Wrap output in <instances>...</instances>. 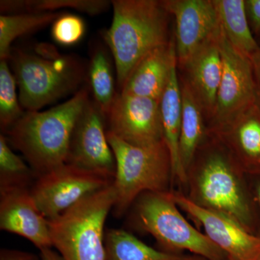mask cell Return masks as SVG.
<instances>
[{
  "mask_svg": "<svg viewBox=\"0 0 260 260\" xmlns=\"http://www.w3.org/2000/svg\"><path fill=\"white\" fill-rule=\"evenodd\" d=\"M186 175L184 194L188 199L202 208L225 214L256 234L255 208L248 174L216 135L208 133Z\"/></svg>",
  "mask_w": 260,
  "mask_h": 260,
  "instance_id": "obj_1",
  "label": "cell"
},
{
  "mask_svg": "<svg viewBox=\"0 0 260 260\" xmlns=\"http://www.w3.org/2000/svg\"><path fill=\"white\" fill-rule=\"evenodd\" d=\"M90 99L85 85L55 107L44 112L26 111L5 133L9 144L22 153L37 179L66 162L75 124Z\"/></svg>",
  "mask_w": 260,
  "mask_h": 260,
  "instance_id": "obj_2",
  "label": "cell"
},
{
  "mask_svg": "<svg viewBox=\"0 0 260 260\" xmlns=\"http://www.w3.org/2000/svg\"><path fill=\"white\" fill-rule=\"evenodd\" d=\"M112 5V24L103 39L112 53L120 91L147 54L170 42L169 14L155 0H114Z\"/></svg>",
  "mask_w": 260,
  "mask_h": 260,
  "instance_id": "obj_3",
  "label": "cell"
},
{
  "mask_svg": "<svg viewBox=\"0 0 260 260\" xmlns=\"http://www.w3.org/2000/svg\"><path fill=\"white\" fill-rule=\"evenodd\" d=\"M36 52L11 51L9 60L23 109L30 112L76 93L86 83L88 63L73 54H59L50 45Z\"/></svg>",
  "mask_w": 260,
  "mask_h": 260,
  "instance_id": "obj_4",
  "label": "cell"
},
{
  "mask_svg": "<svg viewBox=\"0 0 260 260\" xmlns=\"http://www.w3.org/2000/svg\"><path fill=\"white\" fill-rule=\"evenodd\" d=\"M172 191L142 193L128 210V226L150 234L156 240L157 249L165 252L180 254L189 251L207 260L229 258L183 216Z\"/></svg>",
  "mask_w": 260,
  "mask_h": 260,
  "instance_id": "obj_5",
  "label": "cell"
},
{
  "mask_svg": "<svg viewBox=\"0 0 260 260\" xmlns=\"http://www.w3.org/2000/svg\"><path fill=\"white\" fill-rule=\"evenodd\" d=\"M107 139L116 166L113 183L114 218H121L127 213L142 193L173 190L172 159L164 140L150 146H135L108 132Z\"/></svg>",
  "mask_w": 260,
  "mask_h": 260,
  "instance_id": "obj_6",
  "label": "cell"
},
{
  "mask_svg": "<svg viewBox=\"0 0 260 260\" xmlns=\"http://www.w3.org/2000/svg\"><path fill=\"white\" fill-rule=\"evenodd\" d=\"M115 199L112 184L49 220L53 247L64 260H105L104 225Z\"/></svg>",
  "mask_w": 260,
  "mask_h": 260,
  "instance_id": "obj_7",
  "label": "cell"
},
{
  "mask_svg": "<svg viewBox=\"0 0 260 260\" xmlns=\"http://www.w3.org/2000/svg\"><path fill=\"white\" fill-rule=\"evenodd\" d=\"M217 41L223 61V73L215 112L207 124L210 134L221 131L257 102L252 62L233 47L220 25L217 31Z\"/></svg>",
  "mask_w": 260,
  "mask_h": 260,
  "instance_id": "obj_8",
  "label": "cell"
},
{
  "mask_svg": "<svg viewBox=\"0 0 260 260\" xmlns=\"http://www.w3.org/2000/svg\"><path fill=\"white\" fill-rule=\"evenodd\" d=\"M114 179L64 164L38 177L30 192L47 220H51L89 195L112 185Z\"/></svg>",
  "mask_w": 260,
  "mask_h": 260,
  "instance_id": "obj_9",
  "label": "cell"
},
{
  "mask_svg": "<svg viewBox=\"0 0 260 260\" xmlns=\"http://www.w3.org/2000/svg\"><path fill=\"white\" fill-rule=\"evenodd\" d=\"M65 164L115 178L116 160L107 139L106 117L91 97L75 124Z\"/></svg>",
  "mask_w": 260,
  "mask_h": 260,
  "instance_id": "obj_10",
  "label": "cell"
},
{
  "mask_svg": "<svg viewBox=\"0 0 260 260\" xmlns=\"http://www.w3.org/2000/svg\"><path fill=\"white\" fill-rule=\"evenodd\" d=\"M107 131L135 146H150L164 140L160 102L118 92L106 116Z\"/></svg>",
  "mask_w": 260,
  "mask_h": 260,
  "instance_id": "obj_11",
  "label": "cell"
},
{
  "mask_svg": "<svg viewBox=\"0 0 260 260\" xmlns=\"http://www.w3.org/2000/svg\"><path fill=\"white\" fill-rule=\"evenodd\" d=\"M179 209L190 217L205 235L233 260H255L260 254V237L225 214L198 206L181 191L172 190Z\"/></svg>",
  "mask_w": 260,
  "mask_h": 260,
  "instance_id": "obj_12",
  "label": "cell"
},
{
  "mask_svg": "<svg viewBox=\"0 0 260 260\" xmlns=\"http://www.w3.org/2000/svg\"><path fill=\"white\" fill-rule=\"evenodd\" d=\"M161 4L175 19L177 64L182 68L218 30V13L213 0H164Z\"/></svg>",
  "mask_w": 260,
  "mask_h": 260,
  "instance_id": "obj_13",
  "label": "cell"
},
{
  "mask_svg": "<svg viewBox=\"0 0 260 260\" xmlns=\"http://www.w3.org/2000/svg\"><path fill=\"white\" fill-rule=\"evenodd\" d=\"M0 229L28 239L39 250L53 247L49 220L38 208L30 188L0 192Z\"/></svg>",
  "mask_w": 260,
  "mask_h": 260,
  "instance_id": "obj_14",
  "label": "cell"
},
{
  "mask_svg": "<svg viewBox=\"0 0 260 260\" xmlns=\"http://www.w3.org/2000/svg\"><path fill=\"white\" fill-rule=\"evenodd\" d=\"M217 31L181 68L185 71L184 80L203 107L207 124L215 112L223 73V61L217 41Z\"/></svg>",
  "mask_w": 260,
  "mask_h": 260,
  "instance_id": "obj_15",
  "label": "cell"
},
{
  "mask_svg": "<svg viewBox=\"0 0 260 260\" xmlns=\"http://www.w3.org/2000/svg\"><path fill=\"white\" fill-rule=\"evenodd\" d=\"M177 60L175 38L173 35L169 44L150 51L137 64L119 93L160 102L173 64Z\"/></svg>",
  "mask_w": 260,
  "mask_h": 260,
  "instance_id": "obj_16",
  "label": "cell"
},
{
  "mask_svg": "<svg viewBox=\"0 0 260 260\" xmlns=\"http://www.w3.org/2000/svg\"><path fill=\"white\" fill-rule=\"evenodd\" d=\"M213 135L225 145L246 174H260V107L257 102Z\"/></svg>",
  "mask_w": 260,
  "mask_h": 260,
  "instance_id": "obj_17",
  "label": "cell"
},
{
  "mask_svg": "<svg viewBox=\"0 0 260 260\" xmlns=\"http://www.w3.org/2000/svg\"><path fill=\"white\" fill-rule=\"evenodd\" d=\"M177 60L173 64L169 81L160 101L162 138L172 159L173 186H179L185 194L186 175L179 153L181 121V85L177 74Z\"/></svg>",
  "mask_w": 260,
  "mask_h": 260,
  "instance_id": "obj_18",
  "label": "cell"
},
{
  "mask_svg": "<svg viewBox=\"0 0 260 260\" xmlns=\"http://www.w3.org/2000/svg\"><path fill=\"white\" fill-rule=\"evenodd\" d=\"M115 64L105 42L95 41L91 44L87 69L86 84L92 100L107 116L114 99L116 90Z\"/></svg>",
  "mask_w": 260,
  "mask_h": 260,
  "instance_id": "obj_19",
  "label": "cell"
},
{
  "mask_svg": "<svg viewBox=\"0 0 260 260\" xmlns=\"http://www.w3.org/2000/svg\"><path fill=\"white\" fill-rule=\"evenodd\" d=\"M181 121L179 153L185 172L197 150L208 135L203 107L184 79H181Z\"/></svg>",
  "mask_w": 260,
  "mask_h": 260,
  "instance_id": "obj_20",
  "label": "cell"
},
{
  "mask_svg": "<svg viewBox=\"0 0 260 260\" xmlns=\"http://www.w3.org/2000/svg\"><path fill=\"white\" fill-rule=\"evenodd\" d=\"M220 26L228 40L252 62L260 55V47L253 37L244 0H213Z\"/></svg>",
  "mask_w": 260,
  "mask_h": 260,
  "instance_id": "obj_21",
  "label": "cell"
},
{
  "mask_svg": "<svg viewBox=\"0 0 260 260\" xmlns=\"http://www.w3.org/2000/svg\"><path fill=\"white\" fill-rule=\"evenodd\" d=\"M105 260H207L194 254L165 252L147 245L124 229H109L104 234Z\"/></svg>",
  "mask_w": 260,
  "mask_h": 260,
  "instance_id": "obj_22",
  "label": "cell"
},
{
  "mask_svg": "<svg viewBox=\"0 0 260 260\" xmlns=\"http://www.w3.org/2000/svg\"><path fill=\"white\" fill-rule=\"evenodd\" d=\"M61 12L21 13L0 15V60H9L15 39L52 24Z\"/></svg>",
  "mask_w": 260,
  "mask_h": 260,
  "instance_id": "obj_23",
  "label": "cell"
},
{
  "mask_svg": "<svg viewBox=\"0 0 260 260\" xmlns=\"http://www.w3.org/2000/svg\"><path fill=\"white\" fill-rule=\"evenodd\" d=\"M111 5L112 1L107 0H1L0 11L12 14L73 9L94 16L107 11Z\"/></svg>",
  "mask_w": 260,
  "mask_h": 260,
  "instance_id": "obj_24",
  "label": "cell"
},
{
  "mask_svg": "<svg viewBox=\"0 0 260 260\" xmlns=\"http://www.w3.org/2000/svg\"><path fill=\"white\" fill-rule=\"evenodd\" d=\"M37 179L31 168L12 150L5 135H0V192L31 188Z\"/></svg>",
  "mask_w": 260,
  "mask_h": 260,
  "instance_id": "obj_25",
  "label": "cell"
},
{
  "mask_svg": "<svg viewBox=\"0 0 260 260\" xmlns=\"http://www.w3.org/2000/svg\"><path fill=\"white\" fill-rule=\"evenodd\" d=\"M17 83L8 60H0V128L5 134L23 116L24 109L16 93Z\"/></svg>",
  "mask_w": 260,
  "mask_h": 260,
  "instance_id": "obj_26",
  "label": "cell"
},
{
  "mask_svg": "<svg viewBox=\"0 0 260 260\" xmlns=\"http://www.w3.org/2000/svg\"><path fill=\"white\" fill-rule=\"evenodd\" d=\"M85 21L81 17L62 13L51 24V35L56 44L69 47L80 42L85 34Z\"/></svg>",
  "mask_w": 260,
  "mask_h": 260,
  "instance_id": "obj_27",
  "label": "cell"
},
{
  "mask_svg": "<svg viewBox=\"0 0 260 260\" xmlns=\"http://www.w3.org/2000/svg\"><path fill=\"white\" fill-rule=\"evenodd\" d=\"M248 21L253 34H260V0H244Z\"/></svg>",
  "mask_w": 260,
  "mask_h": 260,
  "instance_id": "obj_28",
  "label": "cell"
},
{
  "mask_svg": "<svg viewBox=\"0 0 260 260\" xmlns=\"http://www.w3.org/2000/svg\"><path fill=\"white\" fill-rule=\"evenodd\" d=\"M250 176L254 180L250 181L249 179V184H250L251 194H252L253 201H254V208H255L256 217V229L259 227V232L256 235L260 237V174L257 175Z\"/></svg>",
  "mask_w": 260,
  "mask_h": 260,
  "instance_id": "obj_29",
  "label": "cell"
},
{
  "mask_svg": "<svg viewBox=\"0 0 260 260\" xmlns=\"http://www.w3.org/2000/svg\"><path fill=\"white\" fill-rule=\"evenodd\" d=\"M0 260H39V259L37 255L31 253L3 249L0 252Z\"/></svg>",
  "mask_w": 260,
  "mask_h": 260,
  "instance_id": "obj_30",
  "label": "cell"
},
{
  "mask_svg": "<svg viewBox=\"0 0 260 260\" xmlns=\"http://www.w3.org/2000/svg\"><path fill=\"white\" fill-rule=\"evenodd\" d=\"M254 68V78H255L256 99L260 107V55L252 61Z\"/></svg>",
  "mask_w": 260,
  "mask_h": 260,
  "instance_id": "obj_31",
  "label": "cell"
},
{
  "mask_svg": "<svg viewBox=\"0 0 260 260\" xmlns=\"http://www.w3.org/2000/svg\"><path fill=\"white\" fill-rule=\"evenodd\" d=\"M41 260H64L57 251H54L52 248H45L40 250Z\"/></svg>",
  "mask_w": 260,
  "mask_h": 260,
  "instance_id": "obj_32",
  "label": "cell"
},
{
  "mask_svg": "<svg viewBox=\"0 0 260 260\" xmlns=\"http://www.w3.org/2000/svg\"><path fill=\"white\" fill-rule=\"evenodd\" d=\"M255 260H260V254H259V256H257V258Z\"/></svg>",
  "mask_w": 260,
  "mask_h": 260,
  "instance_id": "obj_33",
  "label": "cell"
},
{
  "mask_svg": "<svg viewBox=\"0 0 260 260\" xmlns=\"http://www.w3.org/2000/svg\"><path fill=\"white\" fill-rule=\"evenodd\" d=\"M225 260H233V259H231V258H230V257H229V258H227V259H225Z\"/></svg>",
  "mask_w": 260,
  "mask_h": 260,
  "instance_id": "obj_34",
  "label": "cell"
}]
</instances>
